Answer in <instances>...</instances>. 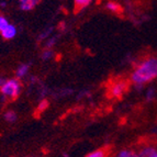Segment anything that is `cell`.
Wrapping results in <instances>:
<instances>
[{"label": "cell", "instance_id": "obj_14", "mask_svg": "<svg viewBox=\"0 0 157 157\" xmlns=\"http://www.w3.org/2000/svg\"><path fill=\"white\" fill-rule=\"evenodd\" d=\"M105 8L112 13H120L122 11V7L120 3L115 2V1H108L105 3Z\"/></svg>", "mask_w": 157, "mask_h": 157}, {"label": "cell", "instance_id": "obj_13", "mask_svg": "<svg viewBox=\"0 0 157 157\" xmlns=\"http://www.w3.org/2000/svg\"><path fill=\"white\" fill-rule=\"evenodd\" d=\"M41 59L43 62H50L53 58L55 57V52L54 50H47V48H43V51L41 52V55H40Z\"/></svg>", "mask_w": 157, "mask_h": 157}, {"label": "cell", "instance_id": "obj_10", "mask_svg": "<svg viewBox=\"0 0 157 157\" xmlns=\"http://www.w3.org/2000/svg\"><path fill=\"white\" fill-rule=\"evenodd\" d=\"M58 40H59V34H53L50 39H47L44 42V48L47 50H53L57 44Z\"/></svg>", "mask_w": 157, "mask_h": 157}, {"label": "cell", "instance_id": "obj_8", "mask_svg": "<svg viewBox=\"0 0 157 157\" xmlns=\"http://www.w3.org/2000/svg\"><path fill=\"white\" fill-rule=\"evenodd\" d=\"M54 30H55L54 26H47V28H45V29L37 35V40L41 41V42H45L47 39H50L53 34H54Z\"/></svg>", "mask_w": 157, "mask_h": 157}, {"label": "cell", "instance_id": "obj_11", "mask_svg": "<svg viewBox=\"0 0 157 157\" xmlns=\"http://www.w3.org/2000/svg\"><path fill=\"white\" fill-rule=\"evenodd\" d=\"M114 157H139L137 152L131 148H124L119 151L117 154L114 155Z\"/></svg>", "mask_w": 157, "mask_h": 157}, {"label": "cell", "instance_id": "obj_22", "mask_svg": "<svg viewBox=\"0 0 157 157\" xmlns=\"http://www.w3.org/2000/svg\"><path fill=\"white\" fill-rule=\"evenodd\" d=\"M6 81H7V78H5V77H0V88L5 85Z\"/></svg>", "mask_w": 157, "mask_h": 157}, {"label": "cell", "instance_id": "obj_24", "mask_svg": "<svg viewBox=\"0 0 157 157\" xmlns=\"http://www.w3.org/2000/svg\"><path fill=\"white\" fill-rule=\"evenodd\" d=\"M63 157H69V156H68L67 154H64V156H63Z\"/></svg>", "mask_w": 157, "mask_h": 157}, {"label": "cell", "instance_id": "obj_23", "mask_svg": "<svg viewBox=\"0 0 157 157\" xmlns=\"http://www.w3.org/2000/svg\"><path fill=\"white\" fill-rule=\"evenodd\" d=\"M7 5H8V2L7 1H0V8H6L7 7Z\"/></svg>", "mask_w": 157, "mask_h": 157}, {"label": "cell", "instance_id": "obj_18", "mask_svg": "<svg viewBox=\"0 0 157 157\" xmlns=\"http://www.w3.org/2000/svg\"><path fill=\"white\" fill-rule=\"evenodd\" d=\"M48 105H50V102H48V100H47V99L40 100V102H39V103H37L36 110H35V112H36V114H39V113L44 112V111L46 110L47 108H48Z\"/></svg>", "mask_w": 157, "mask_h": 157}, {"label": "cell", "instance_id": "obj_19", "mask_svg": "<svg viewBox=\"0 0 157 157\" xmlns=\"http://www.w3.org/2000/svg\"><path fill=\"white\" fill-rule=\"evenodd\" d=\"M9 24H10V22H9L8 18L5 17L3 14H0V32L2 31L6 26H8Z\"/></svg>", "mask_w": 157, "mask_h": 157}, {"label": "cell", "instance_id": "obj_15", "mask_svg": "<svg viewBox=\"0 0 157 157\" xmlns=\"http://www.w3.org/2000/svg\"><path fill=\"white\" fill-rule=\"evenodd\" d=\"M85 157H109V151L107 148H99L90 152Z\"/></svg>", "mask_w": 157, "mask_h": 157}, {"label": "cell", "instance_id": "obj_25", "mask_svg": "<svg viewBox=\"0 0 157 157\" xmlns=\"http://www.w3.org/2000/svg\"><path fill=\"white\" fill-rule=\"evenodd\" d=\"M28 157H32V156H28Z\"/></svg>", "mask_w": 157, "mask_h": 157}, {"label": "cell", "instance_id": "obj_16", "mask_svg": "<svg viewBox=\"0 0 157 157\" xmlns=\"http://www.w3.org/2000/svg\"><path fill=\"white\" fill-rule=\"evenodd\" d=\"M3 119H5V121L8 122V123H14V122L18 120V114L13 110H7L3 113Z\"/></svg>", "mask_w": 157, "mask_h": 157}, {"label": "cell", "instance_id": "obj_20", "mask_svg": "<svg viewBox=\"0 0 157 157\" xmlns=\"http://www.w3.org/2000/svg\"><path fill=\"white\" fill-rule=\"evenodd\" d=\"M89 96H90V90H88V89H81L80 91L77 94L76 99L77 100H81V99H84V98L89 97Z\"/></svg>", "mask_w": 157, "mask_h": 157}, {"label": "cell", "instance_id": "obj_7", "mask_svg": "<svg viewBox=\"0 0 157 157\" xmlns=\"http://www.w3.org/2000/svg\"><path fill=\"white\" fill-rule=\"evenodd\" d=\"M137 155L139 157H157V148L152 145H146L140 149Z\"/></svg>", "mask_w": 157, "mask_h": 157}, {"label": "cell", "instance_id": "obj_1", "mask_svg": "<svg viewBox=\"0 0 157 157\" xmlns=\"http://www.w3.org/2000/svg\"><path fill=\"white\" fill-rule=\"evenodd\" d=\"M157 78V57L147 56L136 64L130 75V81L137 91H141L145 85Z\"/></svg>", "mask_w": 157, "mask_h": 157}, {"label": "cell", "instance_id": "obj_3", "mask_svg": "<svg viewBox=\"0 0 157 157\" xmlns=\"http://www.w3.org/2000/svg\"><path fill=\"white\" fill-rule=\"evenodd\" d=\"M128 88V81L121 80V79L120 80H115L109 87V94L112 98H121L125 94Z\"/></svg>", "mask_w": 157, "mask_h": 157}, {"label": "cell", "instance_id": "obj_4", "mask_svg": "<svg viewBox=\"0 0 157 157\" xmlns=\"http://www.w3.org/2000/svg\"><path fill=\"white\" fill-rule=\"evenodd\" d=\"M1 36L3 40H7V41H10V40L14 39L18 34V28H17L14 24H9L8 26H6L2 31L0 32Z\"/></svg>", "mask_w": 157, "mask_h": 157}, {"label": "cell", "instance_id": "obj_2", "mask_svg": "<svg viewBox=\"0 0 157 157\" xmlns=\"http://www.w3.org/2000/svg\"><path fill=\"white\" fill-rule=\"evenodd\" d=\"M22 91V82L17 78H9L5 82L1 88H0V94H1V100H14L20 96Z\"/></svg>", "mask_w": 157, "mask_h": 157}, {"label": "cell", "instance_id": "obj_21", "mask_svg": "<svg viewBox=\"0 0 157 157\" xmlns=\"http://www.w3.org/2000/svg\"><path fill=\"white\" fill-rule=\"evenodd\" d=\"M58 30H59V32L58 33H66L68 30L67 28V24L65 23V22H60L59 25H58Z\"/></svg>", "mask_w": 157, "mask_h": 157}, {"label": "cell", "instance_id": "obj_12", "mask_svg": "<svg viewBox=\"0 0 157 157\" xmlns=\"http://www.w3.org/2000/svg\"><path fill=\"white\" fill-rule=\"evenodd\" d=\"M92 3L91 0H76L74 1V6H75V10L78 12V11H82L86 8H88L90 5Z\"/></svg>", "mask_w": 157, "mask_h": 157}, {"label": "cell", "instance_id": "obj_9", "mask_svg": "<svg viewBox=\"0 0 157 157\" xmlns=\"http://www.w3.org/2000/svg\"><path fill=\"white\" fill-rule=\"evenodd\" d=\"M74 94V89L71 88H67V87H64L62 89H57L56 92H53L52 96H54L55 98L59 99V98H65V97H69Z\"/></svg>", "mask_w": 157, "mask_h": 157}, {"label": "cell", "instance_id": "obj_6", "mask_svg": "<svg viewBox=\"0 0 157 157\" xmlns=\"http://www.w3.org/2000/svg\"><path fill=\"white\" fill-rule=\"evenodd\" d=\"M39 3V0H20L18 2V7L21 11H31Z\"/></svg>", "mask_w": 157, "mask_h": 157}, {"label": "cell", "instance_id": "obj_17", "mask_svg": "<svg viewBox=\"0 0 157 157\" xmlns=\"http://www.w3.org/2000/svg\"><path fill=\"white\" fill-rule=\"evenodd\" d=\"M155 97H156V88L149 86L145 91V99H146V101L151 102L155 99Z\"/></svg>", "mask_w": 157, "mask_h": 157}, {"label": "cell", "instance_id": "obj_5", "mask_svg": "<svg viewBox=\"0 0 157 157\" xmlns=\"http://www.w3.org/2000/svg\"><path fill=\"white\" fill-rule=\"evenodd\" d=\"M30 68H31V64L30 63L20 64L16 69V78L19 79V80L25 78V77L29 75Z\"/></svg>", "mask_w": 157, "mask_h": 157}]
</instances>
